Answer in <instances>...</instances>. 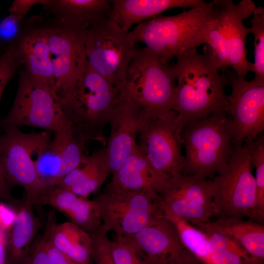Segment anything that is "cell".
Here are the masks:
<instances>
[{"label":"cell","mask_w":264,"mask_h":264,"mask_svg":"<svg viewBox=\"0 0 264 264\" xmlns=\"http://www.w3.org/2000/svg\"><path fill=\"white\" fill-rule=\"evenodd\" d=\"M173 66L176 76V90L173 110L184 125L219 112L231 114V107L224 88L227 78L209 55L196 48L176 58Z\"/></svg>","instance_id":"cell-1"},{"label":"cell","mask_w":264,"mask_h":264,"mask_svg":"<svg viewBox=\"0 0 264 264\" xmlns=\"http://www.w3.org/2000/svg\"><path fill=\"white\" fill-rule=\"evenodd\" d=\"M215 0H202L178 14L159 15L138 24L132 31L136 43H141L164 64L205 44L215 18Z\"/></svg>","instance_id":"cell-2"},{"label":"cell","mask_w":264,"mask_h":264,"mask_svg":"<svg viewBox=\"0 0 264 264\" xmlns=\"http://www.w3.org/2000/svg\"><path fill=\"white\" fill-rule=\"evenodd\" d=\"M120 90L88 65L79 78L57 96L73 136L84 144L104 143L105 128Z\"/></svg>","instance_id":"cell-3"},{"label":"cell","mask_w":264,"mask_h":264,"mask_svg":"<svg viewBox=\"0 0 264 264\" xmlns=\"http://www.w3.org/2000/svg\"><path fill=\"white\" fill-rule=\"evenodd\" d=\"M185 149L182 174L213 177L227 166L234 149L230 116L219 111L185 123L181 132Z\"/></svg>","instance_id":"cell-4"},{"label":"cell","mask_w":264,"mask_h":264,"mask_svg":"<svg viewBox=\"0 0 264 264\" xmlns=\"http://www.w3.org/2000/svg\"><path fill=\"white\" fill-rule=\"evenodd\" d=\"M176 82L173 66L145 47L135 48L120 93L156 116L173 110Z\"/></svg>","instance_id":"cell-5"},{"label":"cell","mask_w":264,"mask_h":264,"mask_svg":"<svg viewBox=\"0 0 264 264\" xmlns=\"http://www.w3.org/2000/svg\"><path fill=\"white\" fill-rule=\"evenodd\" d=\"M256 140L234 145L225 168L208 180L213 205L218 218L252 220L255 201V180L251 154Z\"/></svg>","instance_id":"cell-6"},{"label":"cell","mask_w":264,"mask_h":264,"mask_svg":"<svg viewBox=\"0 0 264 264\" xmlns=\"http://www.w3.org/2000/svg\"><path fill=\"white\" fill-rule=\"evenodd\" d=\"M135 44L132 31L122 30L109 19L98 22L86 30L85 50L88 65L120 91Z\"/></svg>","instance_id":"cell-7"},{"label":"cell","mask_w":264,"mask_h":264,"mask_svg":"<svg viewBox=\"0 0 264 264\" xmlns=\"http://www.w3.org/2000/svg\"><path fill=\"white\" fill-rule=\"evenodd\" d=\"M4 129L0 136V162L6 182L9 186L22 187L33 206L42 205L50 187L39 177L32 153L52 132L25 133L16 127Z\"/></svg>","instance_id":"cell-8"},{"label":"cell","mask_w":264,"mask_h":264,"mask_svg":"<svg viewBox=\"0 0 264 264\" xmlns=\"http://www.w3.org/2000/svg\"><path fill=\"white\" fill-rule=\"evenodd\" d=\"M1 124L4 128L29 126L53 132L71 130L56 94L22 68L12 106Z\"/></svg>","instance_id":"cell-9"},{"label":"cell","mask_w":264,"mask_h":264,"mask_svg":"<svg viewBox=\"0 0 264 264\" xmlns=\"http://www.w3.org/2000/svg\"><path fill=\"white\" fill-rule=\"evenodd\" d=\"M94 200L103 228L118 237L132 236L163 217L159 195L146 191L106 192Z\"/></svg>","instance_id":"cell-10"},{"label":"cell","mask_w":264,"mask_h":264,"mask_svg":"<svg viewBox=\"0 0 264 264\" xmlns=\"http://www.w3.org/2000/svg\"><path fill=\"white\" fill-rule=\"evenodd\" d=\"M183 126L178 114L172 110L148 118L138 136L137 145L152 166L170 178L182 174L184 167Z\"/></svg>","instance_id":"cell-11"},{"label":"cell","mask_w":264,"mask_h":264,"mask_svg":"<svg viewBox=\"0 0 264 264\" xmlns=\"http://www.w3.org/2000/svg\"><path fill=\"white\" fill-rule=\"evenodd\" d=\"M57 96L69 88L85 70L86 30L63 24L44 15Z\"/></svg>","instance_id":"cell-12"},{"label":"cell","mask_w":264,"mask_h":264,"mask_svg":"<svg viewBox=\"0 0 264 264\" xmlns=\"http://www.w3.org/2000/svg\"><path fill=\"white\" fill-rule=\"evenodd\" d=\"M231 88L228 101L234 145L254 140L264 129V83L237 76L225 70Z\"/></svg>","instance_id":"cell-13"},{"label":"cell","mask_w":264,"mask_h":264,"mask_svg":"<svg viewBox=\"0 0 264 264\" xmlns=\"http://www.w3.org/2000/svg\"><path fill=\"white\" fill-rule=\"evenodd\" d=\"M159 196L166 209L193 225L216 216L208 180L199 175L180 174L171 178Z\"/></svg>","instance_id":"cell-14"},{"label":"cell","mask_w":264,"mask_h":264,"mask_svg":"<svg viewBox=\"0 0 264 264\" xmlns=\"http://www.w3.org/2000/svg\"><path fill=\"white\" fill-rule=\"evenodd\" d=\"M152 116L120 92L110 118V133L105 146L110 174L117 171L132 154L141 128Z\"/></svg>","instance_id":"cell-15"},{"label":"cell","mask_w":264,"mask_h":264,"mask_svg":"<svg viewBox=\"0 0 264 264\" xmlns=\"http://www.w3.org/2000/svg\"><path fill=\"white\" fill-rule=\"evenodd\" d=\"M19 68L55 92V80L44 15L25 18L20 33L11 44Z\"/></svg>","instance_id":"cell-16"},{"label":"cell","mask_w":264,"mask_h":264,"mask_svg":"<svg viewBox=\"0 0 264 264\" xmlns=\"http://www.w3.org/2000/svg\"><path fill=\"white\" fill-rule=\"evenodd\" d=\"M217 8L223 42L228 54V67L237 76L245 78L253 71V64L246 58V40L250 33L243 20L252 14L256 7L251 0L234 3L231 0H215Z\"/></svg>","instance_id":"cell-17"},{"label":"cell","mask_w":264,"mask_h":264,"mask_svg":"<svg viewBox=\"0 0 264 264\" xmlns=\"http://www.w3.org/2000/svg\"><path fill=\"white\" fill-rule=\"evenodd\" d=\"M124 237L149 258H163L175 264L202 263L185 246L174 224L163 217L135 234Z\"/></svg>","instance_id":"cell-18"},{"label":"cell","mask_w":264,"mask_h":264,"mask_svg":"<svg viewBox=\"0 0 264 264\" xmlns=\"http://www.w3.org/2000/svg\"><path fill=\"white\" fill-rule=\"evenodd\" d=\"M112 175L106 192L143 191L159 195L171 179L152 166L138 145L123 165Z\"/></svg>","instance_id":"cell-19"},{"label":"cell","mask_w":264,"mask_h":264,"mask_svg":"<svg viewBox=\"0 0 264 264\" xmlns=\"http://www.w3.org/2000/svg\"><path fill=\"white\" fill-rule=\"evenodd\" d=\"M202 0H112L109 20L128 32L139 24L175 8H192Z\"/></svg>","instance_id":"cell-20"},{"label":"cell","mask_w":264,"mask_h":264,"mask_svg":"<svg viewBox=\"0 0 264 264\" xmlns=\"http://www.w3.org/2000/svg\"><path fill=\"white\" fill-rule=\"evenodd\" d=\"M112 0H49L43 8L61 23L86 30L108 20Z\"/></svg>","instance_id":"cell-21"},{"label":"cell","mask_w":264,"mask_h":264,"mask_svg":"<svg viewBox=\"0 0 264 264\" xmlns=\"http://www.w3.org/2000/svg\"><path fill=\"white\" fill-rule=\"evenodd\" d=\"M194 226L202 231L216 232L227 236L241 245L252 257L264 261V223L250 219L225 217Z\"/></svg>","instance_id":"cell-22"},{"label":"cell","mask_w":264,"mask_h":264,"mask_svg":"<svg viewBox=\"0 0 264 264\" xmlns=\"http://www.w3.org/2000/svg\"><path fill=\"white\" fill-rule=\"evenodd\" d=\"M45 204L65 214L71 222L89 234L97 230L102 224L94 199L90 200L79 197L69 190L53 187L47 196Z\"/></svg>","instance_id":"cell-23"},{"label":"cell","mask_w":264,"mask_h":264,"mask_svg":"<svg viewBox=\"0 0 264 264\" xmlns=\"http://www.w3.org/2000/svg\"><path fill=\"white\" fill-rule=\"evenodd\" d=\"M48 218V237L59 249L80 264H91L90 235L71 221L55 223Z\"/></svg>","instance_id":"cell-24"},{"label":"cell","mask_w":264,"mask_h":264,"mask_svg":"<svg viewBox=\"0 0 264 264\" xmlns=\"http://www.w3.org/2000/svg\"><path fill=\"white\" fill-rule=\"evenodd\" d=\"M14 220L9 228L7 244L11 258L17 262L24 255L37 232L40 222L33 206L26 199L17 205Z\"/></svg>","instance_id":"cell-25"},{"label":"cell","mask_w":264,"mask_h":264,"mask_svg":"<svg viewBox=\"0 0 264 264\" xmlns=\"http://www.w3.org/2000/svg\"><path fill=\"white\" fill-rule=\"evenodd\" d=\"M110 175L105 147L88 156L80 166L78 183L70 190L77 196L86 198L97 191Z\"/></svg>","instance_id":"cell-26"},{"label":"cell","mask_w":264,"mask_h":264,"mask_svg":"<svg viewBox=\"0 0 264 264\" xmlns=\"http://www.w3.org/2000/svg\"><path fill=\"white\" fill-rule=\"evenodd\" d=\"M162 207L163 217L174 224L183 243L188 250L203 264H215L210 246L204 233Z\"/></svg>","instance_id":"cell-27"},{"label":"cell","mask_w":264,"mask_h":264,"mask_svg":"<svg viewBox=\"0 0 264 264\" xmlns=\"http://www.w3.org/2000/svg\"><path fill=\"white\" fill-rule=\"evenodd\" d=\"M111 253L115 264H165L168 262L144 256L128 238L116 236L111 241Z\"/></svg>","instance_id":"cell-28"},{"label":"cell","mask_w":264,"mask_h":264,"mask_svg":"<svg viewBox=\"0 0 264 264\" xmlns=\"http://www.w3.org/2000/svg\"><path fill=\"white\" fill-rule=\"evenodd\" d=\"M250 20V33L254 35V59L253 72L255 82L264 83V7H256Z\"/></svg>","instance_id":"cell-29"},{"label":"cell","mask_w":264,"mask_h":264,"mask_svg":"<svg viewBox=\"0 0 264 264\" xmlns=\"http://www.w3.org/2000/svg\"><path fill=\"white\" fill-rule=\"evenodd\" d=\"M251 161L256 170L255 201L252 220L261 223L264 220V138L256 140L251 154Z\"/></svg>","instance_id":"cell-30"},{"label":"cell","mask_w":264,"mask_h":264,"mask_svg":"<svg viewBox=\"0 0 264 264\" xmlns=\"http://www.w3.org/2000/svg\"><path fill=\"white\" fill-rule=\"evenodd\" d=\"M202 232L208 239L215 264H264V262L257 260L246 259L227 247L221 234L209 231Z\"/></svg>","instance_id":"cell-31"},{"label":"cell","mask_w":264,"mask_h":264,"mask_svg":"<svg viewBox=\"0 0 264 264\" xmlns=\"http://www.w3.org/2000/svg\"><path fill=\"white\" fill-rule=\"evenodd\" d=\"M107 233L101 225L90 234L92 241L91 256L95 264H115L111 253V241Z\"/></svg>","instance_id":"cell-32"},{"label":"cell","mask_w":264,"mask_h":264,"mask_svg":"<svg viewBox=\"0 0 264 264\" xmlns=\"http://www.w3.org/2000/svg\"><path fill=\"white\" fill-rule=\"evenodd\" d=\"M18 68L12 46L9 45L0 53V102L4 88Z\"/></svg>","instance_id":"cell-33"},{"label":"cell","mask_w":264,"mask_h":264,"mask_svg":"<svg viewBox=\"0 0 264 264\" xmlns=\"http://www.w3.org/2000/svg\"><path fill=\"white\" fill-rule=\"evenodd\" d=\"M26 18V17H25ZM25 18L9 14L0 21V46L12 44L17 38Z\"/></svg>","instance_id":"cell-34"},{"label":"cell","mask_w":264,"mask_h":264,"mask_svg":"<svg viewBox=\"0 0 264 264\" xmlns=\"http://www.w3.org/2000/svg\"><path fill=\"white\" fill-rule=\"evenodd\" d=\"M43 236L50 264H80L57 248L49 240L46 231Z\"/></svg>","instance_id":"cell-35"},{"label":"cell","mask_w":264,"mask_h":264,"mask_svg":"<svg viewBox=\"0 0 264 264\" xmlns=\"http://www.w3.org/2000/svg\"><path fill=\"white\" fill-rule=\"evenodd\" d=\"M49 0H14L8 9L9 13L21 18H25L34 5L40 4L43 6Z\"/></svg>","instance_id":"cell-36"},{"label":"cell","mask_w":264,"mask_h":264,"mask_svg":"<svg viewBox=\"0 0 264 264\" xmlns=\"http://www.w3.org/2000/svg\"><path fill=\"white\" fill-rule=\"evenodd\" d=\"M27 264H50L45 250L44 236L34 247L28 258Z\"/></svg>","instance_id":"cell-37"},{"label":"cell","mask_w":264,"mask_h":264,"mask_svg":"<svg viewBox=\"0 0 264 264\" xmlns=\"http://www.w3.org/2000/svg\"><path fill=\"white\" fill-rule=\"evenodd\" d=\"M6 180L5 178L0 162V198L8 202H14Z\"/></svg>","instance_id":"cell-38"},{"label":"cell","mask_w":264,"mask_h":264,"mask_svg":"<svg viewBox=\"0 0 264 264\" xmlns=\"http://www.w3.org/2000/svg\"><path fill=\"white\" fill-rule=\"evenodd\" d=\"M6 244L5 231L0 228V264H7Z\"/></svg>","instance_id":"cell-39"},{"label":"cell","mask_w":264,"mask_h":264,"mask_svg":"<svg viewBox=\"0 0 264 264\" xmlns=\"http://www.w3.org/2000/svg\"><path fill=\"white\" fill-rule=\"evenodd\" d=\"M165 264H175L173 263V262H169ZM203 264V263H200V264Z\"/></svg>","instance_id":"cell-40"},{"label":"cell","mask_w":264,"mask_h":264,"mask_svg":"<svg viewBox=\"0 0 264 264\" xmlns=\"http://www.w3.org/2000/svg\"></svg>","instance_id":"cell-41"}]
</instances>
